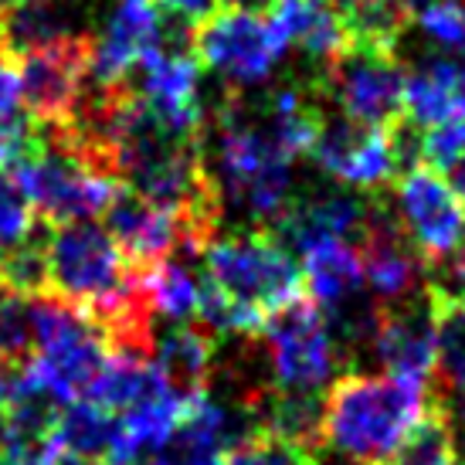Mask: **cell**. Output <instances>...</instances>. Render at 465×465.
Here are the masks:
<instances>
[{
    "label": "cell",
    "instance_id": "cell-1",
    "mask_svg": "<svg viewBox=\"0 0 465 465\" xmlns=\"http://www.w3.org/2000/svg\"><path fill=\"white\" fill-rule=\"evenodd\" d=\"M425 381L394 374H343L323 398L320 441L350 465H381L398 455L435 408Z\"/></svg>",
    "mask_w": 465,
    "mask_h": 465
},
{
    "label": "cell",
    "instance_id": "cell-2",
    "mask_svg": "<svg viewBox=\"0 0 465 465\" xmlns=\"http://www.w3.org/2000/svg\"><path fill=\"white\" fill-rule=\"evenodd\" d=\"M204 282L218 292L242 323V336H259L272 312L302 296V269L296 255L272 232L214 234L201 252Z\"/></svg>",
    "mask_w": 465,
    "mask_h": 465
},
{
    "label": "cell",
    "instance_id": "cell-3",
    "mask_svg": "<svg viewBox=\"0 0 465 465\" xmlns=\"http://www.w3.org/2000/svg\"><path fill=\"white\" fill-rule=\"evenodd\" d=\"M31 302V330H35V353L21 367V374L38 384L62 408L72 401L89 398L95 377L113 357L109 336L85 310L65 299L35 296Z\"/></svg>",
    "mask_w": 465,
    "mask_h": 465
},
{
    "label": "cell",
    "instance_id": "cell-4",
    "mask_svg": "<svg viewBox=\"0 0 465 465\" xmlns=\"http://www.w3.org/2000/svg\"><path fill=\"white\" fill-rule=\"evenodd\" d=\"M265 384L275 394L320 398L347 367V350L333 323L306 296L272 312L255 336Z\"/></svg>",
    "mask_w": 465,
    "mask_h": 465
},
{
    "label": "cell",
    "instance_id": "cell-5",
    "mask_svg": "<svg viewBox=\"0 0 465 465\" xmlns=\"http://www.w3.org/2000/svg\"><path fill=\"white\" fill-rule=\"evenodd\" d=\"M191 52L201 68L228 85V92L265 85L282 65L285 45L272 27L269 14L248 7H221L191 27Z\"/></svg>",
    "mask_w": 465,
    "mask_h": 465
},
{
    "label": "cell",
    "instance_id": "cell-6",
    "mask_svg": "<svg viewBox=\"0 0 465 465\" xmlns=\"http://www.w3.org/2000/svg\"><path fill=\"white\" fill-rule=\"evenodd\" d=\"M391 211L408 245L421 255L428 272H439L465 248V201L439 170L408 167L391 187Z\"/></svg>",
    "mask_w": 465,
    "mask_h": 465
},
{
    "label": "cell",
    "instance_id": "cell-7",
    "mask_svg": "<svg viewBox=\"0 0 465 465\" xmlns=\"http://www.w3.org/2000/svg\"><path fill=\"white\" fill-rule=\"evenodd\" d=\"M21 177H25L27 194L35 201V211L52 228L105 214L113 197L123 191V183L89 167L82 156L72 153L65 143L54 140L48 130H41V146L21 167Z\"/></svg>",
    "mask_w": 465,
    "mask_h": 465
},
{
    "label": "cell",
    "instance_id": "cell-8",
    "mask_svg": "<svg viewBox=\"0 0 465 465\" xmlns=\"http://www.w3.org/2000/svg\"><path fill=\"white\" fill-rule=\"evenodd\" d=\"M312 78L326 103L350 123L391 130L404 119V65L398 54L347 48L323 75Z\"/></svg>",
    "mask_w": 465,
    "mask_h": 465
},
{
    "label": "cell",
    "instance_id": "cell-9",
    "mask_svg": "<svg viewBox=\"0 0 465 465\" xmlns=\"http://www.w3.org/2000/svg\"><path fill=\"white\" fill-rule=\"evenodd\" d=\"M92 38L58 41V45L14 58L21 105L27 109V119L35 126L62 130L78 116L82 99L89 92Z\"/></svg>",
    "mask_w": 465,
    "mask_h": 465
},
{
    "label": "cell",
    "instance_id": "cell-10",
    "mask_svg": "<svg viewBox=\"0 0 465 465\" xmlns=\"http://www.w3.org/2000/svg\"><path fill=\"white\" fill-rule=\"evenodd\" d=\"M310 156L330 181L363 197L384 194L404 170L394 126L377 130V126L350 123L343 116H326Z\"/></svg>",
    "mask_w": 465,
    "mask_h": 465
},
{
    "label": "cell",
    "instance_id": "cell-11",
    "mask_svg": "<svg viewBox=\"0 0 465 465\" xmlns=\"http://www.w3.org/2000/svg\"><path fill=\"white\" fill-rule=\"evenodd\" d=\"M371 218V197L343 191V187H316L310 194H296L272 234L292 255L310 252L323 242H353L361 245Z\"/></svg>",
    "mask_w": 465,
    "mask_h": 465
},
{
    "label": "cell",
    "instance_id": "cell-12",
    "mask_svg": "<svg viewBox=\"0 0 465 465\" xmlns=\"http://www.w3.org/2000/svg\"><path fill=\"white\" fill-rule=\"evenodd\" d=\"M367 350L384 367V374L411 377L431 384L435 377V302L431 282L408 302L377 310V323Z\"/></svg>",
    "mask_w": 465,
    "mask_h": 465
},
{
    "label": "cell",
    "instance_id": "cell-13",
    "mask_svg": "<svg viewBox=\"0 0 465 465\" xmlns=\"http://www.w3.org/2000/svg\"><path fill=\"white\" fill-rule=\"evenodd\" d=\"M173 25H177V17L167 21L150 0H143V4H119L113 17L105 21L103 35L92 38L89 85L109 89V85L126 82L143 58L156 52L170 38Z\"/></svg>",
    "mask_w": 465,
    "mask_h": 465
},
{
    "label": "cell",
    "instance_id": "cell-14",
    "mask_svg": "<svg viewBox=\"0 0 465 465\" xmlns=\"http://www.w3.org/2000/svg\"><path fill=\"white\" fill-rule=\"evenodd\" d=\"M105 232L136 269H150L173 255H197L183 218L126 187L105 207Z\"/></svg>",
    "mask_w": 465,
    "mask_h": 465
},
{
    "label": "cell",
    "instance_id": "cell-15",
    "mask_svg": "<svg viewBox=\"0 0 465 465\" xmlns=\"http://www.w3.org/2000/svg\"><path fill=\"white\" fill-rule=\"evenodd\" d=\"M265 14L285 52H299L312 65L310 75H323L350 48L333 0H269Z\"/></svg>",
    "mask_w": 465,
    "mask_h": 465
},
{
    "label": "cell",
    "instance_id": "cell-16",
    "mask_svg": "<svg viewBox=\"0 0 465 465\" xmlns=\"http://www.w3.org/2000/svg\"><path fill=\"white\" fill-rule=\"evenodd\" d=\"M72 38H92L78 0H17L14 11L0 21V48L11 58Z\"/></svg>",
    "mask_w": 465,
    "mask_h": 465
},
{
    "label": "cell",
    "instance_id": "cell-17",
    "mask_svg": "<svg viewBox=\"0 0 465 465\" xmlns=\"http://www.w3.org/2000/svg\"><path fill=\"white\" fill-rule=\"evenodd\" d=\"M150 361L170 388L181 391L183 398H197L218 374V336H211L204 326H170L153 340Z\"/></svg>",
    "mask_w": 465,
    "mask_h": 465
},
{
    "label": "cell",
    "instance_id": "cell-18",
    "mask_svg": "<svg viewBox=\"0 0 465 465\" xmlns=\"http://www.w3.org/2000/svg\"><path fill=\"white\" fill-rule=\"evenodd\" d=\"M140 289L153 320H167V323L181 326L197 320L204 279L191 269L187 255H173V259L156 262L150 269H140Z\"/></svg>",
    "mask_w": 465,
    "mask_h": 465
},
{
    "label": "cell",
    "instance_id": "cell-19",
    "mask_svg": "<svg viewBox=\"0 0 465 465\" xmlns=\"http://www.w3.org/2000/svg\"><path fill=\"white\" fill-rule=\"evenodd\" d=\"M350 48L398 54L404 31L411 27L404 0H333Z\"/></svg>",
    "mask_w": 465,
    "mask_h": 465
},
{
    "label": "cell",
    "instance_id": "cell-20",
    "mask_svg": "<svg viewBox=\"0 0 465 465\" xmlns=\"http://www.w3.org/2000/svg\"><path fill=\"white\" fill-rule=\"evenodd\" d=\"M54 435L65 459H85V462H105L116 452L119 418L92 401H72L58 411Z\"/></svg>",
    "mask_w": 465,
    "mask_h": 465
},
{
    "label": "cell",
    "instance_id": "cell-21",
    "mask_svg": "<svg viewBox=\"0 0 465 465\" xmlns=\"http://www.w3.org/2000/svg\"><path fill=\"white\" fill-rule=\"evenodd\" d=\"M435 302V377L445 394L465 398V312L431 285Z\"/></svg>",
    "mask_w": 465,
    "mask_h": 465
},
{
    "label": "cell",
    "instance_id": "cell-22",
    "mask_svg": "<svg viewBox=\"0 0 465 465\" xmlns=\"http://www.w3.org/2000/svg\"><path fill=\"white\" fill-rule=\"evenodd\" d=\"M35 201L27 194L21 167H0V252L17 248L35 234Z\"/></svg>",
    "mask_w": 465,
    "mask_h": 465
},
{
    "label": "cell",
    "instance_id": "cell-23",
    "mask_svg": "<svg viewBox=\"0 0 465 465\" xmlns=\"http://www.w3.org/2000/svg\"><path fill=\"white\" fill-rule=\"evenodd\" d=\"M35 353V330H31V302L0 289V363L21 371Z\"/></svg>",
    "mask_w": 465,
    "mask_h": 465
},
{
    "label": "cell",
    "instance_id": "cell-24",
    "mask_svg": "<svg viewBox=\"0 0 465 465\" xmlns=\"http://www.w3.org/2000/svg\"><path fill=\"white\" fill-rule=\"evenodd\" d=\"M381 465H459V459H455L452 428L445 421L441 408L414 431V439L408 441L398 455H391L388 462H381Z\"/></svg>",
    "mask_w": 465,
    "mask_h": 465
},
{
    "label": "cell",
    "instance_id": "cell-25",
    "mask_svg": "<svg viewBox=\"0 0 465 465\" xmlns=\"http://www.w3.org/2000/svg\"><path fill=\"white\" fill-rule=\"evenodd\" d=\"M418 160L425 167L449 173L455 163L465 160V105L449 119H441L435 126L421 130L418 136Z\"/></svg>",
    "mask_w": 465,
    "mask_h": 465
},
{
    "label": "cell",
    "instance_id": "cell-26",
    "mask_svg": "<svg viewBox=\"0 0 465 465\" xmlns=\"http://www.w3.org/2000/svg\"><path fill=\"white\" fill-rule=\"evenodd\" d=\"M232 465H316V459H312V449H302L296 441L275 439L255 428L232 452Z\"/></svg>",
    "mask_w": 465,
    "mask_h": 465
},
{
    "label": "cell",
    "instance_id": "cell-27",
    "mask_svg": "<svg viewBox=\"0 0 465 465\" xmlns=\"http://www.w3.org/2000/svg\"><path fill=\"white\" fill-rule=\"evenodd\" d=\"M435 289H439L441 296H449L459 306V310L465 312V248L455 255L452 262H445L441 265V279L439 282H431Z\"/></svg>",
    "mask_w": 465,
    "mask_h": 465
},
{
    "label": "cell",
    "instance_id": "cell-28",
    "mask_svg": "<svg viewBox=\"0 0 465 465\" xmlns=\"http://www.w3.org/2000/svg\"><path fill=\"white\" fill-rule=\"evenodd\" d=\"M170 17H177L183 25H197L204 21L211 11H218V0H156Z\"/></svg>",
    "mask_w": 465,
    "mask_h": 465
},
{
    "label": "cell",
    "instance_id": "cell-29",
    "mask_svg": "<svg viewBox=\"0 0 465 465\" xmlns=\"http://www.w3.org/2000/svg\"><path fill=\"white\" fill-rule=\"evenodd\" d=\"M14 377H17V371L0 363V414H4L7 401H11V394H14Z\"/></svg>",
    "mask_w": 465,
    "mask_h": 465
},
{
    "label": "cell",
    "instance_id": "cell-30",
    "mask_svg": "<svg viewBox=\"0 0 465 465\" xmlns=\"http://www.w3.org/2000/svg\"><path fill=\"white\" fill-rule=\"evenodd\" d=\"M445 177H449V183H452L455 191H459V194H462V201H465V160H462V163H455V167L449 170V173H445Z\"/></svg>",
    "mask_w": 465,
    "mask_h": 465
},
{
    "label": "cell",
    "instance_id": "cell-31",
    "mask_svg": "<svg viewBox=\"0 0 465 465\" xmlns=\"http://www.w3.org/2000/svg\"><path fill=\"white\" fill-rule=\"evenodd\" d=\"M221 4H228V7H248V11H255V7H269V0H221Z\"/></svg>",
    "mask_w": 465,
    "mask_h": 465
},
{
    "label": "cell",
    "instance_id": "cell-32",
    "mask_svg": "<svg viewBox=\"0 0 465 465\" xmlns=\"http://www.w3.org/2000/svg\"><path fill=\"white\" fill-rule=\"evenodd\" d=\"M0 465H4V418H0Z\"/></svg>",
    "mask_w": 465,
    "mask_h": 465
},
{
    "label": "cell",
    "instance_id": "cell-33",
    "mask_svg": "<svg viewBox=\"0 0 465 465\" xmlns=\"http://www.w3.org/2000/svg\"><path fill=\"white\" fill-rule=\"evenodd\" d=\"M119 4H143V0H119Z\"/></svg>",
    "mask_w": 465,
    "mask_h": 465
}]
</instances>
